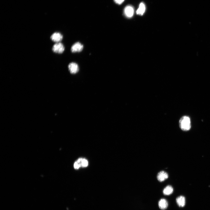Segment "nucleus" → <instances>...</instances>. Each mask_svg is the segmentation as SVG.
Segmentation results:
<instances>
[{
    "mask_svg": "<svg viewBox=\"0 0 210 210\" xmlns=\"http://www.w3.org/2000/svg\"><path fill=\"white\" fill-rule=\"evenodd\" d=\"M114 1L117 4L121 5L123 2L125 0H114Z\"/></svg>",
    "mask_w": 210,
    "mask_h": 210,
    "instance_id": "13",
    "label": "nucleus"
},
{
    "mask_svg": "<svg viewBox=\"0 0 210 210\" xmlns=\"http://www.w3.org/2000/svg\"><path fill=\"white\" fill-rule=\"evenodd\" d=\"M173 191V189L172 186H167L164 189L163 194L165 195H169L172 194Z\"/></svg>",
    "mask_w": 210,
    "mask_h": 210,
    "instance_id": "10",
    "label": "nucleus"
},
{
    "mask_svg": "<svg viewBox=\"0 0 210 210\" xmlns=\"http://www.w3.org/2000/svg\"><path fill=\"white\" fill-rule=\"evenodd\" d=\"M52 50L55 53L61 54L64 51L65 47L62 43H57L53 47Z\"/></svg>",
    "mask_w": 210,
    "mask_h": 210,
    "instance_id": "2",
    "label": "nucleus"
},
{
    "mask_svg": "<svg viewBox=\"0 0 210 210\" xmlns=\"http://www.w3.org/2000/svg\"><path fill=\"white\" fill-rule=\"evenodd\" d=\"M69 70L72 74L77 73L79 70V67L78 65L75 62L70 63L68 66Z\"/></svg>",
    "mask_w": 210,
    "mask_h": 210,
    "instance_id": "5",
    "label": "nucleus"
},
{
    "mask_svg": "<svg viewBox=\"0 0 210 210\" xmlns=\"http://www.w3.org/2000/svg\"><path fill=\"white\" fill-rule=\"evenodd\" d=\"M74 167L75 169H78L81 167L80 164L77 161L74 164Z\"/></svg>",
    "mask_w": 210,
    "mask_h": 210,
    "instance_id": "14",
    "label": "nucleus"
},
{
    "mask_svg": "<svg viewBox=\"0 0 210 210\" xmlns=\"http://www.w3.org/2000/svg\"><path fill=\"white\" fill-rule=\"evenodd\" d=\"M88 163L87 160L85 159H83L81 162V166L86 167L88 166Z\"/></svg>",
    "mask_w": 210,
    "mask_h": 210,
    "instance_id": "12",
    "label": "nucleus"
},
{
    "mask_svg": "<svg viewBox=\"0 0 210 210\" xmlns=\"http://www.w3.org/2000/svg\"><path fill=\"white\" fill-rule=\"evenodd\" d=\"M180 127L183 131L190 130L191 128V125L190 118L187 116L182 117L179 121Z\"/></svg>",
    "mask_w": 210,
    "mask_h": 210,
    "instance_id": "1",
    "label": "nucleus"
},
{
    "mask_svg": "<svg viewBox=\"0 0 210 210\" xmlns=\"http://www.w3.org/2000/svg\"><path fill=\"white\" fill-rule=\"evenodd\" d=\"M145 6L144 4L141 3L139 5V8L136 12L137 14L140 15H142L144 13L145 10Z\"/></svg>",
    "mask_w": 210,
    "mask_h": 210,
    "instance_id": "11",
    "label": "nucleus"
},
{
    "mask_svg": "<svg viewBox=\"0 0 210 210\" xmlns=\"http://www.w3.org/2000/svg\"><path fill=\"white\" fill-rule=\"evenodd\" d=\"M169 177V175L166 172L161 171L159 172L157 176V178L159 181L162 182L167 179Z\"/></svg>",
    "mask_w": 210,
    "mask_h": 210,
    "instance_id": "7",
    "label": "nucleus"
},
{
    "mask_svg": "<svg viewBox=\"0 0 210 210\" xmlns=\"http://www.w3.org/2000/svg\"><path fill=\"white\" fill-rule=\"evenodd\" d=\"M159 206L161 209L163 210H165L168 207V202L165 199H162L159 202Z\"/></svg>",
    "mask_w": 210,
    "mask_h": 210,
    "instance_id": "8",
    "label": "nucleus"
},
{
    "mask_svg": "<svg viewBox=\"0 0 210 210\" xmlns=\"http://www.w3.org/2000/svg\"><path fill=\"white\" fill-rule=\"evenodd\" d=\"M134 10L133 7L131 6L126 7L124 9V14L128 18L132 17L134 14Z\"/></svg>",
    "mask_w": 210,
    "mask_h": 210,
    "instance_id": "3",
    "label": "nucleus"
},
{
    "mask_svg": "<svg viewBox=\"0 0 210 210\" xmlns=\"http://www.w3.org/2000/svg\"><path fill=\"white\" fill-rule=\"evenodd\" d=\"M83 49V46L80 43H77L72 47L71 51L73 53L78 52L81 51Z\"/></svg>",
    "mask_w": 210,
    "mask_h": 210,
    "instance_id": "6",
    "label": "nucleus"
},
{
    "mask_svg": "<svg viewBox=\"0 0 210 210\" xmlns=\"http://www.w3.org/2000/svg\"><path fill=\"white\" fill-rule=\"evenodd\" d=\"M176 201L177 205L180 207H184L185 205V198L183 196H180L178 197L176 199Z\"/></svg>",
    "mask_w": 210,
    "mask_h": 210,
    "instance_id": "9",
    "label": "nucleus"
},
{
    "mask_svg": "<svg viewBox=\"0 0 210 210\" xmlns=\"http://www.w3.org/2000/svg\"><path fill=\"white\" fill-rule=\"evenodd\" d=\"M52 41L56 43H59L63 39L62 35L59 33H53L51 37Z\"/></svg>",
    "mask_w": 210,
    "mask_h": 210,
    "instance_id": "4",
    "label": "nucleus"
}]
</instances>
